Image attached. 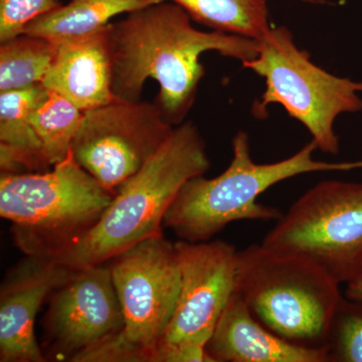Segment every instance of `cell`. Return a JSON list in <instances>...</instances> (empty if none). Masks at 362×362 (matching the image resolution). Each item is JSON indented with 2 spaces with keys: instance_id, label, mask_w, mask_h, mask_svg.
<instances>
[{
  "instance_id": "6da1fadb",
  "label": "cell",
  "mask_w": 362,
  "mask_h": 362,
  "mask_svg": "<svg viewBox=\"0 0 362 362\" xmlns=\"http://www.w3.org/2000/svg\"><path fill=\"white\" fill-rule=\"evenodd\" d=\"M170 0L128 13L110 23L112 88L118 99L139 101L147 78L159 84L156 104L170 125L185 122L204 76L202 54L216 52L243 63L256 58L257 40L204 32Z\"/></svg>"
},
{
  "instance_id": "7a4b0ae2",
  "label": "cell",
  "mask_w": 362,
  "mask_h": 362,
  "mask_svg": "<svg viewBox=\"0 0 362 362\" xmlns=\"http://www.w3.org/2000/svg\"><path fill=\"white\" fill-rule=\"evenodd\" d=\"M211 166L206 142L190 121L117 192L99 221L45 255L71 269L102 265L142 240L162 233L164 218L182 185Z\"/></svg>"
},
{
  "instance_id": "3957f363",
  "label": "cell",
  "mask_w": 362,
  "mask_h": 362,
  "mask_svg": "<svg viewBox=\"0 0 362 362\" xmlns=\"http://www.w3.org/2000/svg\"><path fill=\"white\" fill-rule=\"evenodd\" d=\"M233 159L228 168L214 178L204 175L187 180L163 221L181 240L207 242L226 226L240 221H277L282 214L257 202L267 189L281 181L311 173L350 170L362 162L316 160L318 149L311 140L288 158L274 163L252 160L249 134L239 131L233 137Z\"/></svg>"
},
{
  "instance_id": "277c9868",
  "label": "cell",
  "mask_w": 362,
  "mask_h": 362,
  "mask_svg": "<svg viewBox=\"0 0 362 362\" xmlns=\"http://www.w3.org/2000/svg\"><path fill=\"white\" fill-rule=\"evenodd\" d=\"M340 283L314 262L261 245L238 252L237 293L254 318L285 341L325 349L344 299Z\"/></svg>"
},
{
  "instance_id": "5b68a950",
  "label": "cell",
  "mask_w": 362,
  "mask_h": 362,
  "mask_svg": "<svg viewBox=\"0 0 362 362\" xmlns=\"http://www.w3.org/2000/svg\"><path fill=\"white\" fill-rule=\"evenodd\" d=\"M49 173H1L0 216L28 255L47 254L99 221L114 195L74 158Z\"/></svg>"
},
{
  "instance_id": "8992f818",
  "label": "cell",
  "mask_w": 362,
  "mask_h": 362,
  "mask_svg": "<svg viewBox=\"0 0 362 362\" xmlns=\"http://www.w3.org/2000/svg\"><path fill=\"white\" fill-rule=\"evenodd\" d=\"M257 42L256 58L242 64L265 80V92L252 107L254 115L263 118L269 105H281L306 127L318 149L337 154L335 120L340 114L361 110L362 82L337 77L315 65L285 26L271 28Z\"/></svg>"
},
{
  "instance_id": "52a82bcc",
  "label": "cell",
  "mask_w": 362,
  "mask_h": 362,
  "mask_svg": "<svg viewBox=\"0 0 362 362\" xmlns=\"http://www.w3.org/2000/svg\"><path fill=\"white\" fill-rule=\"evenodd\" d=\"M109 267L122 309L124 328L81 362H151L180 293L175 243L159 233L125 250L111 259Z\"/></svg>"
},
{
  "instance_id": "ba28073f",
  "label": "cell",
  "mask_w": 362,
  "mask_h": 362,
  "mask_svg": "<svg viewBox=\"0 0 362 362\" xmlns=\"http://www.w3.org/2000/svg\"><path fill=\"white\" fill-rule=\"evenodd\" d=\"M262 244L314 262L340 284L362 275V182L325 180L282 214Z\"/></svg>"
},
{
  "instance_id": "9c48e42d",
  "label": "cell",
  "mask_w": 362,
  "mask_h": 362,
  "mask_svg": "<svg viewBox=\"0 0 362 362\" xmlns=\"http://www.w3.org/2000/svg\"><path fill=\"white\" fill-rule=\"evenodd\" d=\"M173 128L156 103L117 99L84 112L71 151L88 173L115 195L156 153Z\"/></svg>"
},
{
  "instance_id": "30bf717a",
  "label": "cell",
  "mask_w": 362,
  "mask_h": 362,
  "mask_svg": "<svg viewBox=\"0 0 362 362\" xmlns=\"http://www.w3.org/2000/svg\"><path fill=\"white\" fill-rule=\"evenodd\" d=\"M180 287L175 312L151 362L168 350L204 346L237 290L238 252L223 240L175 242Z\"/></svg>"
},
{
  "instance_id": "8fae6325",
  "label": "cell",
  "mask_w": 362,
  "mask_h": 362,
  "mask_svg": "<svg viewBox=\"0 0 362 362\" xmlns=\"http://www.w3.org/2000/svg\"><path fill=\"white\" fill-rule=\"evenodd\" d=\"M44 328L52 351L77 362L120 334L124 317L110 267L102 264L71 272L54 291Z\"/></svg>"
},
{
  "instance_id": "7c38bea8",
  "label": "cell",
  "mask_w": 362,
  "mask_h": 362,
  "mask_svg": "<svg viewBox=\"0 0 362 362\" xmlns=\"http://www.w3.org/2000/svg\"><path fill=\"white\" fill-rule=\"evenodd\" d=\"M71 269L45 254L28 255L7 272L0 290V361L42 362L35 322L42 302Z\"/></svg>"
},
{
  "instance_id": "4fadbf2b",
  "label": "cell",
  "mask_w": 362,
  "mask_h": 362,
  "mask_svg": "<svg viewBox=\"0 0 362 362\" xmlns=\"http://www.w3.org/2000/svg\"><path fill=\"white\" fill-rule=\"evenodd\" d=\"M109 28L110 25L90 35L56 40V57L42 83L45 89L84 112L118 99L112 88Z\"/></svg>"
},
{
  "instance_id": "5bb4252c",
  "label": "cell",
  "mask_w": 362,
  "mask_h": 362,
  "mask_svg": "<svg viewBox=\"0 0 362 362\" xmlns=\"http://www.w3.org/2000/svg\"><path fill=\"white\" fill-rule=\"evenodd\" d=\"M213 362H329L326 349L285 341L257 321L235 290L206 345Z\"/></svg>"
},
{
  "instance_id": "9a60e30c",
  "label": "cell",
  "mask_w": 362,
  "mask_h": 362,
  "mask_svg": "<svg viewBox=\"0 0 362 362\" xmlns=\"http://www.w3.org/2000/svg\"><path fill=\"white\" fill-rule=\"evenodd\" d=\"M47 90L42 84L0 93L1 173H26L49 168L32 122Z\"/></svg>"
},
{
  "instance_id": "2e32d148",
  "label": "cell",
  "mask_w": 362,
  "mask_h": 362,
  "mask_svg": "<svg viewBox=\"0 0 362 362\" xmlns=\"http://www.w3.org/2000/svg\"><path fill=\"white\" fill-rule=\"evenodd\" d=\"M164 0H71L40 16L23 33L51 40L82 37L99 32L110 25L112 18L131 13Z\"/></svg>"
},
{
  "instance_id": "e0dca14e",
  "label": "cell",
  "mask_w": 362,
  "mask_h": 362,
  "mask_svg": "<svg viewBox=\"0 0 362 362\" xmlns=\"http://www.w3.org/2000/svg\"><path fill=\"white\" fill-rule=\"evenodd\" d=\"M214 30L259 40L269 30L266 0H170Z\"/></svg>"
},
{
  "instance_id": "ac0fdd59",
  "label": "cell",
  "mask_w": 362,
  "mask_h": 362,
  "mask_svg": "<svg viewBox=\"0 0 362 362\" xmlns=\"http://www.w3.org/2000/svg\"><path fill=\"white\" fill-rule=\"evenodd\" d=\"M56 52L54 40L26 33L1 42L0 93L42 84Z\"/></svg>"
},
{
  "instance_id": "d6986e66",
  "label": "cell",
  "mask_w": 362,
  "mask_h": 362,
  "mask_svg": "<svg viewBox=\"0 0 362 362\" xmlns=\"http://www.w3.org/2000/svg\"><path fill=\"white\" fill-rule=\"evenodd\" d=\"M84 111L58 93L47 95L33 111L32 122L42 146L47 165L54 166L70 154Z\"/></svg>"
},
{
  "instance_id": "ffe728a7",
  "label": "cell",
  "mask_w": 362,
  "mask_h": 362,
  "mask_svg": "<svg viewBox=\"0 0 362 362\" xmlns=\"http://www.w3.org/2000/svg\"><path fill=\"white\" fill-rule=\"evenodd\" d=\"M329 362H362V301L344 296L325 345Z\"/></svg>"
},
{
  "instance_id": "44dd1931",
  "label": "cell",
  "mask_w": 362,
  "mask_h": 362,
  "mask_svg": "<svg viewBox=\"0 0 362 362\" xmlns=\"http://www.w3.org/2000/svg\"><path fill=\"white\" fill-rule=\"evenodd\" d=\"M59 6V0H0V42L21 35L35 18Z\"/></svg>"
},
{
  "instance_id": "7402d4cb",
  "label": "cell",
  "mask_w": 362,
  "mask_h": 362,
  "mask_svg": "<svg viewBox=\"0 0 362 362\" xmlns=\"http://www.w3.org/2000/svg\"><path fill=\"white\" fill-rule=\"evenodd\" d=\"M344 296L347 299L362 301V275L347 283Z\"/></svg>"
}]
</instances>
